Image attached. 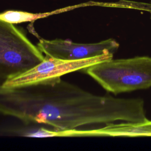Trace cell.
Wrapping results in <instances>:
<instances>
[{
	"label": "cell",
	"mask_w": 151,
	"mask_h": 151,
	"mask_svg": "<svg viewBox=\"0 0 151 151\" xmlns=\"http://www.w3.org/2000/svg\"><path fill=\"white\" fill-rule=\"evenodd\" d=\"M4 81L0 78V113L25 123L65 130L116 121L147 120L141 99L97 96L61 78L12 88L2 87Z\"/></svg>",
	"instance_id": "obj_1"
},
{
	"label": "cell",
	"mask_w": 151,
	"mask_h": 151,
	"mask_svg": "<svg viewBox=\"0 0 151 151\" xmlns=\"http://www.w3.org/2000/svg\"><path fill=\"white\" fill-rule=\"evenodd\" d=\"M83 71L106 90L115 94L151 87V58L149 57L111 58Z\"/></svg>",
	"instance_id": "obj_2"
},
{
	"label": "cell",
	"mask_w": 151,
	"mask_h": 151,
	"mask_svg": "<svg viewBox=\"0 0 151 151\" xmlns=\"http://www.w3.org/2000/svg\"><path fill=\"white\" fill-rule=\"evenodd\" d=\"M44 57L21 29L0 20V78L5 80L24 72Z\"/></svg>",
	"instance_id": "obj_3"
},
{
	"label": "cell",
	"mask_w": 151,
	"mask_h": 151,
	"mask_svg": "<svg viewBox=\"0 0 151 151\" xmlns=\"http://www.w3.org/2000/svg\"><path fill=\"white\" fill-rule=\"evenodd\" d=\"M113 57V54H104L89 58L68 60L45 55L41 62L6 79L1 85L5 88L18 87L61 78L68 73L84 70L95 64L111 59Z\"/></svg>",
	"instance_id": "obj_4"
},
{
	"label": "cell",
	"mask_w": 151,
	"mask_h": 151,
	"mask_svg": "<svg viewBox=\"0 0 151 151\" xmlns=\"http://www.w3.org/2000/svg\"><path fill=\"white\" fill-rule=\"evenodd\" d=\"M37 47L46 56L63 60H74L89 58L104 54H114L119 44L109 38L96 43H76L68 40H52L40 38Z\"/></svg>",
	"instance_id": "obj_5"
},
{
	"label": "cell",
	"mask_w": 151,
	"mask_h": 151,
	"mask_svg": "<svg viewBox=\"0 0 151 151\" xmlns=\"http://www.w3.org/2000/svg\"><path fill=\"white\" fill-rule=\"evenodd\" d=\"M75 137L111 136V137H150L151 136V121L141 122H123L109 123L101 128L94 129H74Z\"/></svg>",
	"instance_id": "obj_6"
},
{
	"label": "cell",
	"mask_w": 151,
	"mask_h": 151,
	"mask_svg": "<svg viewBox=\"0 0 151 151\" xmlns=\"http://www.w3.org/2000/svg\"><path fill=\"white\" fill-rule=\"evenodd\" d=\"M87 5H89V3L81 4L78 5L69 6L64 7L58 9H56L55 11H52L51 12H44V13H36V14L21 11H14V10L6 11L5 12L0 13V20L4 21L5 22H9L12 24H19V23L25 22L34 21L40 18H45L54 14L67 12L68 11H70L77 8L85 6Z\"/></svg>",
	"instance_id": "obj_7"
},
{
	"label": "cell",
	"mask_w": 151,
	"mask_h": 151,
	"mask_svg": "<svg viewBox=\"0 0 151 151\" xmlns=\"http://www.w3.org/2000/svg\"><path fill=\"white\" fill-rule=\"evenodd\" d=\"M150 12H151V10H150Z\"/></svg>",
	"instance_id": "obj_8"
}]
</instances>
